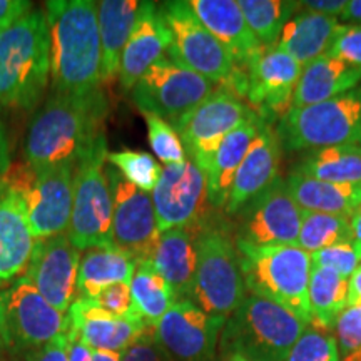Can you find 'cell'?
Segmentation results:
<instances>
[{
  "instance_id": "27",
  "label": "cell",
  "mask_w": 361,
  "mask_h": 361,
  "mask_svg": "<svg viewBox=\"0 0 361 361\" xmlns=\"http://www.w3.org/2000/svg\"><path fill=\"white\" fill-rule=\"evenodd\" d=\"M263 123H268V121L256 116L255 119L247 121L241 128L233 130L221 142L204 174L207 184V202L213 207H224L228 202L229 191H231L239 166L245 161Z\"/></svg>"
},
{
  "instance_id": "23",
  "label": "cell",
  "mask_w": 361,
  "mask_h": 361,
  "mask_svg": "<svg viewBox=\"0 0 361 361\" xmlns=\"http://www.w3.org/2000/svg\"><path fill=\"white\" fill-rule=\"evenodd\" d=\"M34 245L20 192L0 178V288L22 276Z\"/></svg>"
},
{
  "instance_id": "7",
  "label": "cell",
  "mask_w": 361,
  "mask_h": 361,
  "mask_svg": "<svg viewBox=\"0 0 361 361\" xmlns=\"http://www.w3.org/2000/svg\"><path fill=\"white\" fill-rule=\"evenodd\" d=\"M246 290L274 301L310 326L311 255L296 245L236 246Z\"/></svg>"
},
{
  "instance_id": "8",
  "label": "cell",
  "mask_w": 361,
  "mask_h": 361,
  "mask_svg": "<svg viewBox=\"0 0 361 361\" xmlns=\"http://www.w3.org/2000/svg\"><path fill=\"white\" fill-rule=\"evenodd\" d=\"M276 134L288 152L361 146V84L329 101L290 107L279 119Z\"/></svg>"
},
{
  "instance_id": "44",
  "label": "cell",
  "mask_w": 361,
  "mask_h": 361,
  "mask_svg": "<svg viewBox=\"0 0 361 361\" xmlns=\"http://www.w3.org/2000/svg\"><path fill=\"white\" fill-rule=\"evenodd\" d=\"M123 361H176L157 341L154 328L149 326L123 353Z\"/></svg>"
},
{
  "instance_id": "50",
  "label": "cell",
  "mask_w": 361,
  "mask_h": 361,
  "mask_svg": "<svg viewBox=\"0 0 361 361\" xmlns=\"http://www.w3.org/2000/svg\"><path fill=\"white\" fill-rule=\"evenodd\" d=\"M350 305L361 306V264L351 274L348 281V306Z\"/></svg>"
},
{
  "instance_id": "14",
  "label": "cell",
  "mask_w": 361,
  "mask_h": 361,
  "mask_svg": "<svg viewBox=\"0 0 361 361\" xmlns=\"http://www.w3.org/2000/svg\"><path fill=\"white\" fill-rule=\"evenodd\" d=\"M301 207L291 197L286 180L278 178L271 186L239 209L236 246L296 245L301 228Z\"/></svg>"
},
{
  "instance_id": "4",
  "label": "cell",
  "mask_w": 361,
  "mask_h": 361,
  "mask_svg": "<svg viewBox=\"0 0 361 361\" xmlns=\"http://www.w3.org/2000/svg\"><path fill=\"white\" fill-rule=\"evenodd\" d=\"M308 324L274 301L246 295L226 319L221 333L224 358L241 355L251 361H284Z\"/></svg>"
},
{
  "instance_id": "36",
  "label": "cell",
  "mask_w": 361,
  "mask_h": 361,
  "mask_svg": "<svg viewBox=\"0 0 361 361\" xmlns=\"http://www.w3.org/2000/svg\"><path fill=\"white\" fill-rule=\"evenodd\" d=\"M353 238L351 231V216L324 214V213H301V228L296 246L310 252H318L326 247L348 241Z\"/></svg>"
},
{
  "instance_id": "34",
  "label": "cell",
  "mask_w": 361,
  "mask_h": 361,
  "mask_svg": "<svg viewBox=\"0 0 361 361\" xmlns=\"http://www.w3.org/2000/svg\"><path fill=\"white\" fill-rule=\"evenodd\" d=\"M293 173L326 183L361 184V146H336L310 151Z\"/></svg>"
},
{
  "instance_id": "19",
  "label": "cell",
  "mask_w": 361,
  "mask_h": 361,
  "mask_svg": "<svg viewBox=\"0 0 361 361\" xmlns=\"http://www.w3.org/2000/svg\"><path fill=\"white\" fill-rule=\"evenodd\" d=\"M151 196L159 233L191 226L201 219L207 202L206 176L189 159L168 164Z\"/></svg>"
},
{
  "instance_id": "29",
  "label": "cell",
  "mask_w": 361,
  "mask_h": 361,
  "mask_svg": "<svg viewBox=\"0 0 361 361\" xmlns=\"http://www.w3.org/2000/svg\"><path fill=\"white\" fill-rule=\"evenodd\" d=\"M340 27L338 17L303 11L293 16L284 25L274 47L290 54L305 67L328 52Z\"/></svg>"
},
{
  "instance_id": "3",
  "label": "cell",
  "mask_w": 361,
  "mask_h": 361,
  "mask_svg": "<svg viewBox=\"0 0 361 361\" xmlns=\"http://www.w3.org/2000/svg\"><path fill=\"white\" fill-rule=\"evenodd\" d=\"M47 85V20L34 7L0 32V107L32 111Z\"/></svg>"
},
{
  "instance_id": "5",
  "label": "cell",
  "mask_w": 361,
  "mask_h": 361,
  "mask_svg": "<svg viewBox=\"0 0 361 361\" xmlns=\"http://www.w3.org/2000/svg\"><path fill=\"white\" fill-rule=\"evenodd\" d=\"M159 11L173 39L166 57L213 84H223L236 97H246V71L236 64L231 52L201 24L189 4L173 0L161 4Z\"/></svg>"
},
{
  "instance_id": "48",
  "label": "cell",
  "mask_w": 361,
  "mask_h": 361,
  "mask_svg": "<svg viewBox=\"0 0 361 361\" xmlns=\"http://www.w3.org/2000/svg\"><path fill=\"white\" fill-rule=\"evenodd\" d=\"M69 361H92V350L69 329Z\"/></svg>"
},
{
  "instance_id": "21",
  "label": "cell",
  "mask_w": 361,
  "mask_h": 361,
  "mask_svg": "<svg viewBox=\"0 0 361 361\" xmlns=\"http://www.w3.org/2000/svg\"><path fill=\"white\" fill-rule=\"evenodd\" d=\"M279 156H281V144L276 129L271 123H263L245 161L239 166L228 202L224 206L226 213L236 216L241 207L266 191L279 178Z\"/></svg>"
},
{
  "instance_id": "1",
  "label": "cell",
  "mask_w": 361,
  "mask_h": 361,
  "mask_svg": "<svg viewBox=\"0 0 361 361\" xmlns=\"http://www.w3.org/2000/svg\"><path fill=\"white\" fill-rule=\"evenodd\" d=\"M109 102L102 87L52 94L32 117L24 137L25 164L34 171L78 166L102 137Z\"/></svg>"
},
{
  "instance_id": "24",
  "label": "cell",
  "mask_w": 361,
  "mask_h": 361,
  "mask_svg": "<svg viewBox=\"0 0 361 361\" xmlns=\"http://www.w3.org/2000/svg\"><path fill=\"white\" fill-rule=\"evenodd\" d=\"M188 4L201 24L231 52L236 64L245 71L263 45L251 32L239 4L234 0H189Z\"/></svg>"
},
{
  "instance_id": "47",
  "label": "cell",
  "mask_w": 361,
  "mask_h": 361,
  "mask_svg": "<svg viewBox=\"0 0 361 361\" xmlns=\"http://www.w3.org/2000/svg\"><path fill=\"white\" fill-rule=\"evenodd\" d=\"M300 6L308 12L336 17L345 11L346 0H305V2H300Z\"/></svg>"
},
{
  "instance_id": "2",
  "label": "cell",
  "mask_w": 361,
  "mask_h": 361,
  "mask_svg": "<svg viewBox=\"0 0 361 361\" xmlns=\"http://www.w3.org/2000/svg\"><path fill=\"white\" fill-rule=\"evenodd\" d=\"M44 13L52 94H84L101 87L97 2L49 0L44 4Z\"/></svg>"
},
{
  "instance_id": "39",
  "label": "cell",
  "mask_w": 361,
  "mask_h": 361,
  "mask_svg": "<svg viewBox=\"0 0 361 361\" xmlns=\"http://www.w3.org/2000/svg\"><path fill=\"white\" fill-rule=\"evenodd\" d=\"M149 133V144L157 159L168 164H179L186 161V151L180 142L179 134L176 133L171 124L162 121L161 117L152 114H144Z\"/></svg>"
},
{
  "instance_id": "13",
  "label": "cell",
  "mask_w": 361,
  "mask_h": 361,
  "mask_svg": "<svg viewBox=\"0 0 361 361\" xmlns=\"http://www.w3.org/2000/svg\"><path fill=\"white\" fill-rule=\"evenodd\" d=\"M256 116L247 102L228 89H214L178 130L186 157L206 174L221 142Z\"/></svg>"
},
{
  "instance_id": "26",
  "label": "cell",
  "mask_w": 361,
  "mask_h": 361,
  "mask_svg": "<svg viewBox=\"0 0 361 361\" xmlns=\"http://www.w3.org/2000/svg\"><path fill=\"white\" fill-rule=\"evenodd\" d=\"M361 84V67L324 56L303 67L291 107H306L335 99Z\"/></svg>"
},
{
  "instance_id": "56",
  "label": "cell",
  "mask_w": 361,
  "mask_h": 361,
  "mask_svg": "<svg viewBox=\"0 0 361 361\" xmlns=\"http://www.w3.org/2000/svg\"><path fill=\"white\" fill-rule=\"evenodd\" d=\"M2 348H4V343H2V338H0V351H2Z\"/></svg>"
},
{
  "instance_id": "32",
  "label": "cell",
  "mask_w": 361,
  "mask_h": 361,
  "mask_svg": "<svg viewBox=\"0 0 361 361\" xmlns=\"http://www.w3.org/2000/svg\"><path fill=\"white\" fill-rule=\"evenodd\" d=\"M348 281L336 271L313 264L308 286L310 326L333 329L336 318L348 306Z\"/></svg>"
},
{
  "instance_id": "30",
  "label": "cell",
  "mask_w": 361,
  "mask_h": 361,
  "mask_svg": "<svg viewBox=\"0 0 361 361\" xmlns=\"http://www.w3.org/2000/svg\"><path fill=\"white\" fill-rule=\"evenodd\" d=\"M135 266L137 261L134 256L116 245L85 250L80 256L75 298L90 300L112 284H129L134 276Z\"/></svg>"
},
{
  "instance_id": "17",
  "label": "cell",
  "mask_w": 361,
  "mask_h": 361,
  "mask_svg": "<svg viewBox=\"0 0 361 361\" xmlns=\"http://www.w3.org/2000/svg\"><path fill=\"white\" fill-rule=\"evenodd\" d=\"M226 319L207 314L189 300L176 301L154 326L157 341L176 361H213Z\"/></svg>"
},
{
  "instance_id": "43",
  "label": "cell",
  "mask_w": 361,
  "mask_h": 361,
  "mask_svg": "<svg viewBox=\"0 0 361 361\" xmlns=\"http://www.w3.org/2000/svg\"><path fill=\"white\" fill-rule=\"evenodd\" d=\"M326 56L361 67V25L341 24L340 32L328 49Z\"/></svg>"
},
{
  "instance_id": "54",
  "label": "cell",
  "mask_w": 361,
  "mask_h": 361,
  "mask_svg": "<svg viewBox=\"0 0 361 361\" xmlns=\"http://www.w3.org/2000/svg\"><path fill=\"white\" fill-rule=\"evenodd\" d=\"M224 361H251V360H247L241 355H229V356H226Z\"/></svg>"
},
{
  "instance_id": "22",
  "label": "cell",
  "mask_w": 361,
  "mask_h": 361,
  "mask_svg": "<svg viewBox=\"0 0 361 361\" xmlns=\"http://www.w3.org/2000/svg\"><path fill=\"white\" fill-rule=\"evenodd\" d=\"M67 316L71 331L90 350L124 353L149 328L141 318H117L85 298H75Z\"/></svg>"
},
{
  "instance_id": "41",
  "label": "cell",
  "mask_w": 361,
  "mask_h": 361,
  "mask_svg": "<svg viewBox=\"0 0 361 361\" xmlns=\"http://www.w3.org/2000/svg\"><path fill=\"white\" fill-rule=\"evenodd\" d=\"M311 263L336 271L343 278L350 279L351 274L361 264V243L351 238L348 241L338 243L326 250L313 252Z\"/></svg>"
},
{
  "instance_id": "9",
  "label": "cell",
  "mask_w": 361,
  "mask_h": 361,
  "mask_svg": "<svg viewBox=\"0 0 361 361\" xmlns=\"http://www.w3.org/2000/svg\"><path fill=\"white\" fill-rule=\"evenodd\" d=\"M69 331V316L44 300L29 278L0 288V338L12 356H27Z\"/></svg>"
},
{
  "instance_id": "49",
  "label": "cell",
  "mask_w": 361,
  "mask_h": 361,
  "mask_svg": "<svg viewBox=\"0 0 361 361\" xmlns=\"http://www.w3.org/2000/svg\"><path fill=\"white\" fill-rule=\"evenodd\" d=\"M11 144H8L6 126H4L2 119H0V178L11 169Z\"/></svg>"
},
{
  "instance_id": "46",
  "label": "cell",
  "mask_w": 361,
  "mask_h": 361,
  "mask_svg": "<svg viewBox=\"0 0 361 361\" xmlns=\"http://www.w3.org/2000/svg\"><path fill=\"white\" fill-rule=\"evenodd\" d=\"M34 8L32 2H24V0H0V32L13 22L24 17L27 12Z\"/></svg>"
},
{
  "instance_id": "53",
  "label": "cell",
  "mask_w": 361,
  "mask_h": 361,
  "mask_svg": "<svg viewBox=\"0 0 361 361\" xmlns=\"http://www.w3.org/2000/svg\"><path fill=\"white\" fill-rule=\"evenodd\" d=\"M351 231H353V238L356 241L361 243V204L351 216Z\"/></svg>"
},
{
  "instance_id": "35",
  "label": "cell",
  "mask_w": 361,
  "mask_h": 361,
  "mask_svg": "<svg viewBox=\"0 0 361 361\" xmlns=\"http://www.w3.org/2000/svg\"><path fill=\"white\" fill-rule=\"evenodd\" d=\"M243 16L263 47L276 45L284 25L300 8V2L291 0H239Z\"/></svg>"
},
{
  "instance_id": "10",
  "label": "cell",
  "mask_w": 361,
  "mask_h": 361,
  "mask_svg": "<svg viewBox=\"0 0 361 361\" xmlns=\"http://www.w3.org/2000/svg\"><path fill=\"white\" fill-rule=\"evenodd\" d=\"M107 159L106 135L79 161L74 173V204L67 238L79 251L111 246L112 196L104 162Z\"/></svg>"
},
{
  "instance_id": "51",
  "label": "cell",
  "mask_w": 361,
  "mask_h": 361,
  "mask_svg": "<svg viewBox=\"0 0 361 361\" xmlns=\"http://www.w3.org/2000/svg\"><path fill=\"white\" fill-rule=\"evenodd\" d=\"M340 17L341 20H346V24L361 25V0H348Z\"/></svg>"
},
{
  "instance_id": "20",
  "label": "cell",
  "mask_w": 361,
  "mask_h": 361,
  "mask_svg": "<svg viewBox=\"0 0 361 361\" xmlns=\"http://www.w3.org/2000/svg\"><path fill=\"white\" fill-rule=\"evenodd\" d=\"M171 32L162 19L156 2H141L137 19L126 44L119 67V82L126 92L146 74V71L161 57L171 45Z\"/></svg>"
},
{
  "instance_id": "28",
  "label": "cell",
  "mask_w": 361,
  "mask_h": 361,
  "mask_svg": "<svg viewBox=\"0 0 361 361\" xmlns=\"http://www.w3.org/2000/svg\"><path fill=\"white\" fill-rule=\"evenodd\" d=\"M141 2L137 0H101L97 2L99 35H101V80L112 82L119 78L121 57Z\"/></svg>"
},
{
  "instance_id": "40",
  "label": "cell",
  "mask_w": 361,
  "mask_h": 361,
  "mask_svg": "<svg viewBox=\"0 0 361 361\" xmlns=\"http://www.w3.org/2000/svg\"><path fill=\"white\" fill-rule=\"evenodd\" d=\"M333 331L340 361H361V306H346L336 318Z\"/></svg>"
},
{
  "instance_id": "18",
  "label": "cell",
  "mask_w": 361,
  "mask_h": 361,
  "mask_svg": "<svg viewBox=\"0 0 361 361\" xmlns=\"http://www.w3.org/2000/svg\"><path fill=\"white\" fill-rule=\"evenodd\" d=\"M80 251L67 234L35 239L25 276L49 305L67 314L78 295Z\"/></svg>"
},
{
  "instance_id": "16",
  "label": "cell",
  "mask_w": 361,
  "mask_h": 361,
  "mask_svg": "<svg viewBox=\"0 0 361 361\" xmlns=\"http://www.w3.org/2000/svg\"><path fill=\"white\" fill-rule=\"evenodd\" d=\"M247 78V106L261 119L286 114L291 107L303 66L278 47H261L245 67Z\"/></svg>"
},
{
  "instance_id": "15",
  "label": "cell",
  "mask_w": 361,
  "mask_h": 361,
  "mask_svg": "<svg viewBox=\"0 0 361 361\" xmlns=\"http://www.w3.org/2000/svg\"><path fill=\"white\" fill-rule=\"evenodd\" d=\"M112 196V241L135 261L151 259L159 229L152 196L130 184L114 166L106 168Z\"/></svg>"
},
{
  "instance_id": "6",
  "label": "cell",
  "mask_w": 361,
  "mask_h": 361,
  "mask_svg": "<svg viewBox=\"0 0 361 361\" xmlns=\"http://www.w3.org/2000/svg\"><path fill=\"white\" fill-rule=\"evenodd\" d=\"M241 258L223 226L201 219L197 261L188 300L214 318L228 319L246 298Z\"/></svg>"
},
{
  "instance_id": "11",
  "label": "cell",
  "mask_w": 361,
  "mask_h": 361,
  "mask_svg": "<svg viewBox=\"0 0 361 361\" xmlns=\"http://www.w3.org/2000/svg\"><path fill=\"white\" fill-rule=\"evenodd\" d=\"M214 92V84L196 72L161 57L130 89L134 106L142 114L161 117L178 133L202 101Z\"/></svg>"
},
{
  "instance_id": "33",
  "label": "cell",
  "mask_w": 361,
  "mask_h": 361,
  "mask_svg": "<svg viewBox=\"0 0 361 361\" xmlns=\"http://www.w3.org/2000/svg\"><path fill=\"white\" fill-rule=\"evenodd\" d=\"M129 290L137 314L147 326L152 328L178 301L174 290L161 276L151 259L137 261Z\"/></svg>"
},
{
  "instance_id": "52",
  "label": "cell",
  "mask_w": 361,
  "mask_h": 361,
  "mask_svg": "<svg viewBox=\"0 0 361 361\" xmlns=\"http://www.w3.org/2000/svg\"><path fill=\"white\" fill-rule=\"evenodd\" d=\"M92 361H123V353H116V351L92 350Z\"/></svg>"
},
{
  "instance_id": "37",
  "label": "cell",
  "mask_w": 361,
  "mask_h": 361,
  "mask_svg": "<svg viewBox=\"0 0 361 361\" xmlns=\"http://www.w3.org/2000/svg\"><path fill=\"white\" fill-rule=\"evenodd\" d=\"M107 161L111 166L119 171L130 184L139 188L141 191L151 194L159 183L162 168L156 157L144 151H133V149H123V151L107 152Z\"/></svg>"
},
{
  "instance_id": "38",
  "label": "cell",
  "mask_w": 361,
  "mask_h": 361,
  "mask_svg": "<svg viewBox=\"0 0 361 361\" xmlns=\"http://www.w3.org/2000/svg\"><path fill=\"white\" fill-rule=\"evenodd\" d=\"M284 361H340L335 336L328 329L306 326Z\"/></svg>"
},
{
  "instance_id": "45",
  "label": "cell",
  "mask_w": 361,
  "mask_h": 361,
  "mask_svg": "<svg viewBox=\"0 0 361 361\" xmlns=\"http://www.w3.org/2000/svg\"><path fill=\"white\" fill-rule=\"evenodd\" d=\"M27 361H69V331L59 335L42 348L25 356Z\"/></svg>"
},
{
  "instance_id": "25",
  "label": "cell",
  "mask_w": 361,
  "mask_h": 361,
  "mask_svg": "<svg viewBox=\"0 0 361 361\" xmlns=\"http://www.w3.org/2000/svg\"><path fill=\"white\" fill-rule=\"evenodd\" d=\"M201 219L191 226L173 228L161 233L156 250L151 256L152 264L173 288L178 301L188 300L192 288Z\"/></svg>"
},
{
  "instance_id": "55",
  "label": "cell",
  "mask_w": 361,
  "mask_h": 361,
  "mask_svg": "<svg viewBox=\"0 0 361 361\" xmlns=\"http://www.w3.org/2000/svg\"><path fill=\"white\" fill-rule=\"evenodd\" d=\"M0 361H20V360L17 358V356H8V358H4V360H0Z\"/></svg>"
},
{
  "instance_id": "42",
  "label": "cell",
  "mask_w": 361,
  "mask_h": 361,
  "mask_svg": "<svg viewBox=\"0 0 361 361\" xmlns=\"http://www.w3.org/2000/svg\"><path fill=\"white\" fill-rule=\"evenodd\" d=\"M90 301L102 311L117 316V318H141L134 308L128 283H117L107 286L97 296L90 298Z\"/></svg>"
},
{
  "instance_id": "12",
  "label": "cell",
  "mask_w": 361,
  "mask_h": 361,
  "mask_svg": "<svg viewBox=\"0 0 361 361\" xmlns=\"http://www.w3.org/2000/svg\"><path fill=\"white\" fill-rule=\"evenodd\" d=\"M74 166L34 171L29 164H22L11 166L2 176L20 192L34 239L67 233L74 204Z\"/></svg>"
},
{
  "instance_id": "31",
  "label": "cell",
  "mask_w": 361,
  "mask_h": 361,
  "mask_svg": "<svg viewBox=\"0 0 361 361\" xmlns=\"http://www.w3.org/2000/svg\"><path fill=\"white\" fill-rule=\"evenodd\" d=\"M286 186L301 211L353 216L361 204V184L326 183L298 173L286 176Z\"/></svg>"
}]
</instances>
